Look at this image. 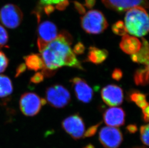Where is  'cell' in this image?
<instances>
[{
  "label": "cell",
  "instance_id": "4fadbf2b",
  "mask_svg": "<svg viewBox=\"0 0 149 148\" xmlns=\"http://www.w3.org/2000/svg\"><path fill=\"white\" fill-rule=\"evenodd\" d=\"M125 112L119 107L110 108L103 113V120L106 124L111 127H119L124 125L125 122Z\"/></svg>",
  "mask_w": 149,
  "mask_h": 148
},
{
  "label": "cell",
  "instance_id": "7402d4cb",
  "mask_svg": "<svg viewBox=\"0 0 149 148\" xmlns=\"http://www.w3.org/2000/svg\"><path fill=\"white\" fill-rule=\"evenodd\" d=\"M112 30L114 33L119 36H124L127 33L124 23L122 21H118L114 24L112 27Z\"/></svg>",
  "mask_w": 149,
  "mask_h": 148
},
{
  "label": "cell",
  "instance_id": "4316f807",
  "mask_svg": "<svg viewBox=\"0 0 149 148\" xmlns=\"http://www.w3.org/2000/svg\"><path fill=\"white\" fill-rule=\"evenodd\" d=\"M44 78V75L42 73L37 72L31 77V82L35 84H38L42 82Z\"/></svg>",
  "mask_w": 149,
  "mask_h": 148
},
{
  "label": "cell",
  "instance_id": "ffe728a7",
  "mask_svg": "<svg viewBox=\"0 0 149 148\" xmlns=\"http://www.w3.org/2000/svg\"><path fill=\"white\" fill-rule=\"evenodd\" d=\"M13 85L8 77L0 75V98H4L11 95L13 92Z\"/></svg>",
  "mask_w": 149,
  "mask_h": 148
},
{
  "label": "cell",
  "instance_id": "5bb4252c",
  "mask_svg": "<svg viewBox=\"0 0 149 148\" xmlns=\"http://www.w3.org/2000/svg\"><path fill=\"white\" fill-rule=\"evenodd\" d=\"M141 42L138 38L130 35H124L120 43V47L128 55L136 53L141 49Z\"/></svg>",
  "mask_w": 149,
  "mask_h": 148
},
{
  "label": "cell",
  "instance_id": "e0dca14e",
  "mask_svg": "<svg viewBox=\"0 0 149 148\" xmlns=\"http://www.w3.org/2000/svg\"><path fill=\"white\" fill-rule=\"evenodd\" d=\"M108 52L105 49H100L95 47L89 48L87 60L95 64H100L107 59Z\"/></svg>",
  "mask_w": 149,
  "mask_h": 148
},
{
  "label": "cell",
  "instance_id": "d4e9b609",
  "mask_svg": "<svg viewBox=\"0 0 149 148\" xmlns=\"http://www.w3.org/2000/svg\"><path fill=\"white\" fill-rule=\"evenodd\" d=\"M9 60L3 52L0 51V73L4 72L8 64Z\"/></svg>",
  "mask_w": 149,
  "mask_h": 148
},
{
  "label": "cell",
  "instance_id": "d6a6232c",
  "mask_svg": "<svg viewBox=\"0 0 149 148\" xmlns=\"http://www.w3.org/2000/svg\"><path fill=\"white\" fill-rule=\"evenodd\" d=\"M84 148H95V147L93 145L89 144L88 145H87V146H86V147H84Z\"/></svg>",
  "mask_w": 149,
  "mask_h": 148
},
{
  "label": "cell",
  "instance_id": "5b68a950",
  "mask_svg": "<svg viewBox=\"0 0 149 148\" xmlns=\"http://www.w3.org/2000/svg\"><path fill=\"white\" fill-rule=\"evenodd\" d=\"M45 97L46 101L49 104L56 108H63L68 104L70 101L69 91L61 85H55L47 89Z\"/></svg>",
  "mask_w": 149,
  "mask_h": 148
},
{
  "label": "cell",
  "instance_id": "484cf974",
  "mask_svg": "<svg viewBox=\"0 0 149 148\" xmlns=\"http://www.w3.org/2000/svg\"><path fill=\"white\" fill-rule=\"evenodd\" d=\"M101 123H98L97 124L92 126L88 129L84 133V137H91L95 135L97 131V129L99 126L100 125Z\"/></svg>",
  "mask_w": 149,
  "mask_h": 148
},
{
  "label": "cell",
  "instance_id": "3957f363",
  "mask_svg": "<svg viewBox=\"0 0 149 148\" xmlns=\"http://www.w3.org/2000/svg\"><path fill=\"white\" fill-rule=\"evenodd\" d=\"M81 26L86 33L99 34L108 27V23L102 13L98 10L89 11L81 18Z\"/></svg>",
  "mask_w": 149,
  "mask_h": 148
},
{
  "label": "cell",
  "instance_id": "7c38bea8",
  "mask_svg": "<svg viewBox=\"0 0 149 148\" xmlns=\"http://www.w3.org/2000/svg\"><path fill=\"white\" fill-rule=\"evenodd\" d=\"M102 1L108 8L120 12L127 11L138 6L148 8L149 5L148 0H102Z\"/></svg>",
  "mask_w": 149,
  "mask_h": 148
},
{
  "label": "cell",
  "instance_id": "f546056e",
  "mask_svg": "<svg viewBox=\"0 0 149 148\" xmlns=\"http://www.w3.org/2000/svg\"><path fill=\"white\" fill-rule=\"evenodd\" d=\"M26 66L25 64H21L18 66L16 70V77H18L21 74H22L25 71L26 69Z\"/></svg>",
  "mask_w": 149,
  "mask_h": 148
},
{
  "label": "cell",
  "instance_id": "d6986e66",
  "mask_svg": "<svg viewBox=\"0 0 149 148\" xmlns=\"http://www.w3.org/2000/svg\"><path fill=\"white\" fill-rule=\"evenodd\" d=\"M135 84L138 86H146L149 83V66L138 69L134 75Z\"/></svg>",
  "mask_w": 149,
  "mask_h": 148
},
{
  "label": "cell",
  "instance_id": "603a6c76",
  "mask_svg": "<svg viewBox=\"0 0 149 148\" xmlns=\"http://www.w3.org/2000/svg\"><path fill=\"white\" fill-rule=\"evenodd\" d=\"M149 124L141 126L140 129V134L141 141L146 145H149Z\"/></svg>",
  "mask_w": 149,
  "mask_h": 148
},
{
  "label": "cell",
  "instance_id": "8992f818",
  "mask_svg": "<svg viewBox=\"0 0 149 148\" xmlns=\"http://www.w3.org/2000/svg\"><path fill=\"white\" fill-rule=\"evenodd\" d=\"M23 17L20 9L14 4H6L0 10V21L7 28H17L22 22Z\"/></svg>",
  "mask_w": 149,
  "mask_h": 148
},
{
  "label": "cell",
  "instance_id": "cb8c5ba5",
  "mask_svg": "<svg viewBox=\"0 0 149 148\" xmlns=\"http://www.w3.org/2000/svg\"><path fill=\"white\" fill-rule=\"evenodd\" d=\"M8 41V35L5 28L0 25V49L6 47Z\"/></svg>",
  "mask_w": 149,
  "mask_h": 148
},
{
  "label": "cell",
  "instance_id": "44dd1931",
  "mask_svg": "<svg viewBox=\"0 0 149 148\" xmlns=\"http://www.w3.org/2000/svg\"><path fill=\"white\" fill-rule=\"evenodd\" d=\"M130 101L135 102L139 107L143 109L149 105L147 102L146 96L144 94L139 91H133L131 93L130 96Z\"/></svg>",
  "mask_w": 149,
  "mask_h": 148
},
{
  "label": "cell",
  "instance_id": "ac0fdd59",
  "mask_svg": "<svg viewBox=\"0 0 149 148\" xmlns=\"http://www.w3.org/2000/svg\"><path fill=\"white\" fill-rule=\"evenodd\" d=\"M26 67L31 70L37 71L44 68V64L41 55L31 54L24 57Z\"/></svg>",
  "mask_w": 149,
  "mask_h": 148
},
{
  "label": "cell",
  "instance_id": "277c9868",
  "mask_svg": "<svg viewBox=\"0 0 149 148\" xmlns=\"http://www.w3.org/2000/svg\"><path fill=\"white\" fill-rule=\"evenodd\" d=\"M47 104V101L41 98L36 94L28 92L21 96L19 101L20 109L24 115L33 116L41 110L42 106Z\"/></svg>",
  "mask_w": 149,
  "mask_h": 148
},
{
  "label": "cell",
  "instance_id": "6da1fadb",
  "mask_svg": "<svg viewBox=\"0 0 149 148\" xmlns=\"http://www.w3.org/2000/svg\"><path fill=\"white\" fill-rule=\"evenodd\" d=\"M72 41L69 34L63 32L41 51L45 66L42 70L53 72L64 66L83 70L80 62L70 48Z\"/></svg>",
  "mask_w": 149,
  "mask_h": 148
},
{
  "label": "cell",
  "instance_id": "2e32d148",
  "mask_svg": "<svg viewBox=\"0 0 149 148\" xmlns=\"http://www.w3.org/2000/svg\"><path fill=\"white\" fill-rule=\"evenodd\" d=\"M69 0H40V3L47 14L49 15L55 9L62 10L69 4Z\"/></svg>",
  "mask_w": 149,
  "mask_h": 148
},
{
  "label": "cell",
  "instance_id": "52a82bcc",
  "mask_svg": "<svg viewBox=\"0 0 149 148\" xmlns=\"http://www.w3.org/2000/svg\"><path fill=\"white\" fill-rule=\"evenodd\" d=\"M37 46L41 52L58 35V28L53 23L45 21L40 24L37 31Z\"/></svg>",
  "mask_w": 149,
  "mask_h": 148
},
{
  "label": "cell",
  "instance_id": "7a4b0ae2",
  "mask_svg": "<svg viewBox=\"0 0 149 148\" xmlns=\"http://www.w3.org/2000/svg\"><path fill=\"white\" fill-rule=\"evenodd\" d=\"M124 25L127 32L134 36L141 37L149 31V16L145 8L135 6L127 11Z\"/></svg>",
  "mask_w": 149,
  "mask_h": 148
},
{
  "label": "cell",
  "instance_id": "8fae6325",
  "mask_svg": "<svg viewBox=\"0 0 149 148\" xmlns=\"http://www.w3.org/2000/svg\"><path fill=\"white\" fill-rule=\"evenodd\" d=\"M70 82L79 101L85 104L91 101L93 97V90L84 79L76 77L72 78Z\"/></svg>",
  "mask_w": 149,
  "mask_h": 148
},
{
  "label": "cell",
  "instance_id": "9c48e42d",
  "mask_svg": "<svg viewBox=\"0 0 149 148\" xmlns=\"http://www.w3.org/2000/svg\"><path fill=\"white\" fill-rule=\"evenodd\" d=\"M62 127L65 131L74 140L82 138L85 131V126L83 119L79 115H72L63 120Z\"/></svg>",
  "mask_w": 149,
  "mask_h": 148
},
{
  "label": "cell",
  "instance_id": "83f0119b",
  "mask_svg": "<svg viewBox=\"0 0 149 148\" xmlns=\"http://www.w3.org/2000/svg\"><path fill=\"white\" fill-rule=\"evenodd\" d=\"M85 47L82 42H78L73 48V52L76 55H82L84 53Z\"/></svg>",
  "mask_w": 149,
  "mask_h": 148
},
{
  "label": "cell",
  "instance_id": "836d02e7",
  "mask_svg": "<svg viewBox=\"0 0 149 148\" xmlns=\"http://www.w3.org/2000/svg\"><path fill=\"white\" fill-rule=\"evenodd\" d=\"M147 148L146 147H138V148Z\"/></svg>",
  "mask_w": 149,
  "mask_h": 148
},
{
  "label": "cell",
  "instance_id": "1f68e13d",
  "mask_svg": "<svg viewBox=\"0 0 149 148\" xmlns=\"http://www.w3.org/2000/svg\"><path fill=\"white\" fill-rule=\"evenodd\" d=\"M127 130L130 133H135L137 131L138 128L136 125L134 124H130L127 127Z\"/></svg>",
  "mask_w": 149,
  "mask_h": 148
},
{
  "label": "cell",
  "instance_id": "9a60e30c",
  "mask_svg": "<svg viewBox=\"0 0 149 148\" xmlns=\"http://www.w3.org/2000/svg\"><path fill=\"white\" fill-rule=\"evenodd\" d=\"M149 44L146 39L142 38L141 49L137 53L131 55V59L135 63L149 66Z\"/></svg>",
  "mask_w": 149,
  "mask_h": 148
},
{
  "label": "cell",
  "instance_id": "ba28073f",
  "mask_svg": "<svg viewBox=\"0 0 149 148\" xmlns=\"http://www.w3.org/2000/svg\"><path fill=\"white\" fill-rule=\"evenodd\" d=\"M123 135L119 129L105 127L100 130L99 140L106 148H118L123 141Z\"/></svg>",
  "mask_w": 149,
  "mask_h": 148
},
{
  "label": "cell",
  "instance_id": "30bf717a",
  "mask_svg": "<svg viewBox=\"0 0 149 148\" xmlns=\"http://www.w3.org/2000/svg\"><path fill=\"white\" fill-rule=\"evenodd\" d=\"M101 96L103 101L111 107L120 105L124 100V93L122 89L116 85L111 84L102 89Z\"/></svg>",
  "mask_w": 149,
  "mask_h": 148
},
{
  "label": "cell",
  "instance_id": "f1b7e54d",
  "mask_svg": "<svg viewBox=\"0 0 149 148\" xmlns=\"http://www.w3.org/2000/svg\"><path fill=\"white\" fill-rule=\"evenodd\" d=\"M111 77L113 79L116 81H119L123 77V72L121 69L119 68H116L113 70Z\"/></svg>",
  "mask_w": 149,
  "mask_h": 148
},
{
  "label": "cell",
  "instance_id": "4dcf8cb0",
  "mask_svg": "<svg viewBox=\"0 0 149 148\" xmlns=\"http://www.w3.org/2000/svg\"><path fill=\"white\" fill-rule=\"evenodd\" d=\"M142 109L143 113V118L145 122H148L149 121V105L146 107Z\"/></svg>",
  "mask_w": 149,
  "mask_h": 148
}]
</instances>
